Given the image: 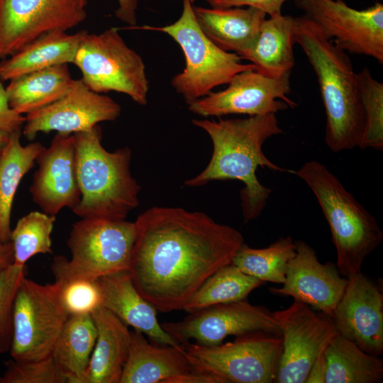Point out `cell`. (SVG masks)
<instances>
[{"label": "cell", "instance_id": "cell-1", "mask_svg": "<svg viewBox=\"0 0 383 383\" xmlns=\"http://www.w3.org/2000/svg\"><path fill=\"white\" fill-rule=\"evenodd\" d=\"M135 223L129 272L138 292L160 312L183 309L244 243L237 229L182 208L152 207Z\"/></svg>", "mask_w": 383, "mask_h": 383}, {"label": "cell", "instance_id": "cell-2", "mask_svg": "<svg viewBox=\"0 0 383 383\" xmlns=\"http://www.w3.org/2000/svg\"><path fill=\"white\" fill-rule=\"evenodd\" d=\"M192 123L203 129L213 144L211 158L198 175L184 182L187 187H201L217 180H239L244 184L240 192L245 223L257 218L267 205L272 190L263 186L256 176L259 167L292 174L293 170L280 167L264 154L262 146L272 136L283 132L275 113L244 118L194 119Z\"/></svg>", "mask_w": 383, "mask_h": 383}, {"label": "cell", "instance_id": "cell-3", "mask_svg": "<svg viewBox=\"0 0 383 383\" xmlns=\"http://www.w3.org/2000/svg\"><path fill=\"white\" fill-rule=\"evenodd\" d=\"M294 38L318 80L326 116L328 148L333 152L359 148L364 116L357 72L350 57L304 15L294 18Z\"/></svg>", "mask_w": 383, "mask_h": 383}, {"label": "cell", "instance_id": "cell-4", "mask_svg": "<svg viewBox=\"0 0 383 383\" xmlns=\"http://www.w3.org/2000/svg\"><path fill=\"white\" fill-rule=\"evenodd\" d=\"M74 136L81 199L73 213L81 218L126 219L138 206L140 191L131 172V150H106L98 125Z\"/></svg>", "mask_w": 383, "mask_h": 383}, {"label": "cell", "instance_id": "cell-5", "mask_svg": "<svg viewBox=\"0 0 383 383\" xmlns=\"http://www.w3.org/2000/svg\"><path fill=\"white\" fill-rule=\"evenodd\" d=\"M292 174L310 188L323 211L331 232L340 274L348 278L361 272L365 258L383 240L375 218L324 164L307 161Z\"/></svg>", "mask_w": 383, "mask_h": 383}, {"label": "cell", "instance_id": "cell-6", "mask_svg": "<svg viewBox=\"0 0 383 383\" xmlns=\"http://www.w3.org/2000/svg\"><path fill=\"white\" fill-rule=\"evenodd\" d=\"M135 236V222L81 218L72 225L67 240L71 258L62 255L53 258L51 269L55 282L97 279L129 271Z\"/></svg>", "mask_w": 383, "mask_h": 383}, {"label": "cell", "instance_id": "cell-7", "mask_svg": "<svg viewBox=\"0 0 383 383\" xmlns=\"http://www.w3.org/2000/svg\"><path fill=\"white\" fill-rule=\"evenodd\" d=\"M182 11L173 23L165 26H143V30L170 35L181 48L185 66L173 77L171 84L187 104L207 95L216 87L228 84L233 77L255 69L243 64L241 57L215 45L200 28L190 0H182Z\"/></svg>", "mask_w": 383, "mask_h": 383}, {"label": "cell", "instance_id": "cell-8", "mask_svg": "<svg viewBox=\"0 0 383 383\" xmlns=\"http://www.w3.org/2000/svg\"><path fill=\"white\" fill-rule=\"evenodd\" d=\"M73 64L82 81L97 93L125 94L141 106L148 104L149 81L142 57L126 43L116 28L99 34L87 32L82 38Z\"/></svg>", "mask_w": 383, "mask_h": 383}, {"label": "cell", "instance_id": "cell-9", "mask_svg": "<svg viewBox=\"0 0 383 383\" xmlns=\"http://www.w3.org/2000/svg\"><path fill=\"white\" fill-rule=\"evenodd\" d=\"M192 365L222 383L274 382L282 353L279 334L254 332L216 345L182 344Z\"/></svg>", "mask_w": 383, "mask_h": 383}, {"label": "cell", "instance_id": "cell-10", "mask_svg": "<svg viewBox=\"0 0 383 383\" xmlns=\"http://www.w3.org/2000/svg\"><path fill=\"white\" fill-rule=\"evenodd\" d=\"M57 282L41 284L24 275L12 310L13 335L9 353L17 360H36L51 355L69 317Z\"/></svg>", "mask_w": 383, "mask_h": 383}, {"label": "cell", "instance_id": "cell-11", "mask_svg": "<svg viewBox=\"0 0 383 383\" xmlns=\"http://www.w3.org/2000/svg\"><path fill=\"white\" fill-rule=\"evenodd\" d=\"M274 318L282 336V353L274 382L305 383L314 361L338 333L333 320L294 299Z\"/></svg>", "mask_w": 383, "mask_h": 383}, {"label": "cell", "instance_id": "cell-12", "mask_svg": "<svg viewBox=\"0 0 383 383\" xmlns=\"http://www.w3.org/2000/svg\"><path fill=\"white\" fill-rule=\"evenodd\" d=\"M294 5L341 49L383 64V4L365 9L343 0H295Z\"/></svg>", "mask_w": 383, "mask_h": 383}, {"label": "cell", "instance_id": "cell-13", "mask_svg": "<svg viewBox=\"0 0 383 383\" xmlns=\"http://www.w3.org/2000/svg\"><path fill=\"white\" fill-rule=\"evenodd\" d=\"M290 74L272 78L255 69L235 74L228 87L188 104L189 110L203 117L228 115L262 116L275 113L297 104L291 94Z\"/></svg>", "mask_w": 383, "mask_h": 383}, {"label": "cell", "instance_id": "cell-14", "mask_svg": "<svg viewBox=\"0 0 383 383\" xmlns=\"http://www.w3.org/2000/svg\"><path fill=\"white\" fill-rule=\"evenodd\" d=\"M163 330L182 345L196 340L202 345L222 343L231 335L254 332L281 335L273 313L263 306L253 305L247 299L213 305L189 313L177 322H165Z\"/></svg>", "mask_w": 383, "mask_h": 383}, {"label": "cell", "instance_id": "cell-15", "mask_svg": "<svg viewBox=\"0 0 383 383\" xmlns=\"http://www.w3.org/2000/svg\"><path fill=\"white\" fill-rule=\"evenodd\" d=\"M87 17L78 0H0V61L40 35L72 29Z\"/></svg>", "mask_w": 383, "mask_h": 383}, {"label": "cell", "instance_id": "cell-16", "mask_svg": "<svg viewBox=\"0 0 383 383\" xmlns=\"http://www.w3.org/2000/svg\"><path fill=\"white\" fill-rule=\"evenodd\" d=\"M121 106L110 96L88 88L74 79L70 91L56 101L26 115L22 133L33 140L39 133L71 135L88 131L99 123L117 119Z\"/></svg>", "mask_w": 383, "mask_h": 383}, {"label": "cell", "instance_id": "cell-17", "mask_svg": "<svg viewBox=\"0 0 383 383\" xmlns=\"http://www.w3.org/2000/svg\"><path fill=\"white\" fill-rule=\"evenodd\" d=\"M331 318L339 335L370 354L383 353V294L361 272L348 277Z\"/></svg>", "mask_w": 383, "mask_h": 383}, {"label": "cell", "instance_id": "cell-18", "mask_svg": "<svg viewBox=\"0 0 383 383\" xmlns=\"http://www.w3.org/2000/svg\"><path fill=\"white\" fill-rule=\"evenodd\" d=\"M296 252L288 263L282 287L270 288L277 295L292 296L332 317L345 289L348 278L331 262L321 263L316 251L303 240H294Z\"/></svg>", "mask_w": 383, "mask_h": 383}, {"label": "cell", "instance_id": "cell-19", "mask_svg": "<svg viewBox=\"0 0 383 383\" xmlns=\"http://www.w3.org/2000/svg\"><path fill=\"white\" fill-rule=\"evenodd\" d=\"M38 169L33 174L30 193L43 212L56 216L63 208L72 211L79 204L81 193L76 174L74 134L57 133L49 148L35 159Z\"/></svg>", "mask_w": 383, "mask_h": 383}, {"label": "cell", "instance_id": "cell-20", "mask_svg": "<svg viewBox=\"0 0 383 383\" xmlns=\"http://www.w3.org/2000/svg\"><path fill=\"white\" fill-rule=\"evenodd\" d=\"M127 360L119 383H192L196 370L182 345L148 342L137 330L131 331Z\"/></svg>", "mask_w": 383, "mask_h": 383}, {"label": "cell", "instance_id": "cell-21", "mask_svg": "<svg viewBox=\"0 0 383 383\" xmlns=\"http://www.w3.org/2000/svg\"><path fill=\"white\" fill-rule=\"evenodd\" d=\"M102 306L128 326L142 332L155 343L179 345L162 328L157 309L136 289L129 271H122L97 279Z\"/></svg>", "mask_w": 383, "mask_h": 383}, {"label": "cell", "instance_id": "cell-22", "mask_svg": "<svg viewBox=\"0 0 383 383\" xmlns=\"http://www.w3.org/2000/svg\"><path fill=\"white\" fill-rule=\"evenodd\" d=\"M196 20L203 33L221 49L240 57L255 43L267 15L250 6L205 8L194 6Z\"/></svg>", "mask_w": 383, "mask_h": 383}, {"label": "cell", "instance_id": "cell-23", "mask_svg": "<svg viewBox=\"0 0 383 383\" xmlns=\"http://www.w3.org/2000/svg\"><path fill=\"white\" fill-rule=\"evenodd\" d=\"M91 315L97 335L85 383H119L128 355L131 331L102 305Z\"/></svg>", "mask_w": 383, "mask_h": 383}, {"label": "cell", "instance_id": "cell-24", "mask_svg": "<svg viewBox=\"0 0 383 383\" xmlns=\"http://www.w3.org/2000/svg\"><path fill=\"white\" fill-rule=\"evenodd\" d=\"M86 30L69 34L65 30L46 33L0 61V81L55 65L72 63Z\"/></svg>", "mask_w": 383, "mask_h": 383}, {"label": "cell", "instance_id": "cell-25", "mask_svg": "<svg viewBox=\"0 0 383 383\" xmlns=\"http://www.w3.org/2000/svg\"><path fill=\"white\" fill-rule=\"evenodd\" d=\"M294 17L277 14L266 18L252 48L241 59L249 60L260 73L279 78L290 74L295 59Z\"/></svg>", "mask_w": 383, "mask_h": 383}, {"label": "cell", "instance_id": "cell-26", "mask_svg": "<svg viewBox=\"0 0 383 383\" xmlns=\"http://www.w3.org/2000/svg\"><path fill=\"white\" fill-rule=\"evenodd\" d=\"M6 87L10 106L24 115L43 108L64 96L74 79L67 64L29 72L9 81Z\"/></svg>", "mask_w": 383, "mask_h": 383}, {"label": "cell", "instance_id": "cell-27", "mask_svg": "<svg viewBox=\"0 0 383 383\" xmlns=\"http://www.w3.org/2000/svg\"><path fill=\"white\" fill-rule=\"evenodd\" d=\"M96 335L91 314L67 318L51 353L66 383H85Z\"/></svg>", "mask_w": 383, "mask_h": 383}, {"label": "cell", "instance_id": "cell-28", "mask_svg": "<svg viewBox=\"0 0 383 383\" xmlns=\"http://www.w3.org/2000/svg\"><path fill=\"white\" fill-rule=\"evenodd\" d=\"M325 383H377L383 379V361L337 333L324 350Z\"/></svg>", "mask_w": 383, "mask_h": 383}, {"label": "cell", "instance_id": "cell-29", "mask_svg": "<svg viewBox=\"0 0 383 383\" xmlns=\"http://www.w3.org/2000/svg\"><path fill=\"white\" fill-rule=\"evenodd\" d=\"M21 131L10 133L0 157V242L10 241L14 197L23 177L31 170L44 146L40 142L21 143Z\"/></svg>", "mask_w": 383, "mask_h": 383}, {"label": "cell", "instance_id": "cell-30", "mask_svg": "<svg viewBox=\"0 0 383 383\" xmlns=\"http://www.w3.org/2000/svg\"><path fill=\"white\" fill-rule=\"evenodd\" d=\"M263 283L245 274L231 262L221 267L207 278L183 309L192 313L213 305L245 299L252 291Z\"/></svg>", "mask_w": 383, "mask_h": 383}, {"label": "cell", "instance_id": "cell-31", "mask_svg": "<svg viewBox=\"0 0 383 383\" xmlns=\"http://www.w3.org/2000/svg\"><path fill=\"white\" fill-rule=\"evenodd\" d=\"M295 252V242L289 235L280 237L264 248H250L244 243L235 252L232 263L263 282L283 284L288 263Z\"/></svg>", "mask_w": 383, "mask_h": 383}, {"label": "cell", "instance_id": "cell-32", "mask_svg": "<svg viewBox=\"0 0 383 383\" xmlns=\"http://www.w3.org/2000/svg\"><path fill=\"white\" fill-rule=\"evenodd\" d=\"M55 216L31 211L18 219L11 230L10 242L13 250V262L26 266V262L38 254H51V233Z\"/></svg>", "mask_w": 383, "mask_h": 383}, {"label": "cell", "instance_id": "cell-33", "mask_svg": "<svg viewBox=\"0 0 383 383\" xmlns=\"http://www.w3.org/2000/svg\"><path fill=\"white\" fill-rule=\"evenodd\" d=\"M357 88L364 116V128L359 148L383 150V83L365 67L357 73Z\"/></svg>", "mask_w": 383, "mask_h": 383}, {"label": "cell", "instance_id": "cell-34", "mask_svg": "<svg viewBox=\"0 0 383 383\" xmlns=\"http://www.w3.org/2000/svg\"><path fill=\"white\" fill-rule=\"evenodd\" d=\"M57 283L61 303L69 316L91 314L102 305L97 279L77 278Z\"/></svg>", "mask_w": 383, "mask_h": 383}, {"label": "cell", "instance_id": "cell-35", "mask_svg": "<svg viewBox=\"0 0 383 383\" xmlns=\"http://www.w3.org/2000/svg\"><path fill=\"white\" fill-rule=\"evenodd\" d=\"M5 365L3 383H66L51 355L36 360L12 359Z\"/></svg>", "mask_w": 383, "mask_h": 383}, {"label": "cell", "instance_id": "cell-36", "mask_svg": "<svg viewBox=\"0 0 383 383\" xmlns=\"http://www.w3.org/2000/svg\"><path fill=\"white\" fill-rule=\"evenodd\" d=\"M26 266L11 264L0 273V354L9 352L13 335L12 310Z\"/></svg>", "mask_w": 383, "mask_h": 383}, {"label": "cell", "instance_id": "cell-37", "mask_svg": "<svg viewBox=\"0 0 383 383\" xmlns=\"http://www.w3.org/2000/svg\"><path fill=\"white\" fill-rule=\"evenodd\" d=\"M287 0H206L212 8L250 6L257 9L267 16L282 13V8Z\"/></svg>", "mask_w": 383, "mask_h": 383}, {"label": "cell", "instance_id": "cell-38", "mask_svg": "<svg viewBox=\"0 0 383 383\" xmlns=\"http://www.w3.org/2000/svg\"><path fill=\"white\" fill-rule=\"evenodd\" d=\"M25 122L26 116L10 106L6 87L0 81V129L9 133L19 131Z\"/></svg>", "mask_w": 383, "mask_h": 383}, {"label": "cell", "instance_id": "cell-39", "mask_svg": "<svg viewBox=\"0 0 383 383\" xmlns=\"http://www.w3.org/2000/svg\"><path fill=\"white\" fill-rule=\"evenodd\" d=\"M85 5L87 0H78ZM118 6L115 11L116 16L130 26H135L137 23L138 0H117Z\"/></svg>", "mask_w": 383, "mask_h": 383}, {"label": "cell", "instance_id": "cell-40", "mask_svg": "<svg viewBox=\"0 0 383 383\" xmlns=\"http://www.w3.org/2000/svg\"><path fill=\"white\" fill-rule=\"evenodd\" d=\"M324 350L319 354L312 365L305 383H325L326 360Z\"/></svg>", "mask_w": 383, "mask_h": 383}, {"label": "cell", "instance_id": "cell-41", "mask_svg": "<svg viewBox=\"0 0 383 383\" xmlns=\"http://www.w3.org/2000/svg\"><path fill=\"white\" fill-rule=\"evenodd\" d=\"M13 262V250L11 243L0 242V273Z\"/></svg>", "mask_w": 383, "mask_h": 383}, {"label": "cell", "instance_id": "cell-42", "mask_svg": "<svg viewBox=\"0 0 383 383\" xmlns=\"http://www.w3.org/2000/svg\"><path fill=\"white\" fill-rule=\"evenodd\" d=\"M10 133L0 129V157L8 143Z\"/></svg>", "mask_w": 383, "mask_h": 383}, {"label": "cell", "instance_id": "cell-43", "mask_svg": "<svg viewBox=\"0 0 383 383\" xmlns=\"http://www.w3.org/2000/svg\"><path fill=\"white\" fill-rule=\"evenodd\" d=\"M0 383H3V377L0 375Z\"/></svg>", "mask_w": 383, "mask_h": 383}, {"label": "cell", "instance_id": "cell-44", "mask_svg": "<svg viewBox=\"0 0 383 383\" xmlns=\"http://www.w3.org/2000/svg\"><path fill=\"white\" fill-rule=\"evenodd\" d=\"M192 1V3H194L196 0H190Z\"/></svg>", "mask_w": 383, "mask_h": 383}, {"label": "cell", "instance_id": "cell-45", "mask_svg": "<svg viewBox=\"0 0 383 383\" xmlns=\"http://www.w3.org/2000/svg\"><path fill=\"white\" fill-rule=\"evenodd\" d=\"M377 1H380V0H377Z\"/></svg>", "mask_w": 383, "mask_h": 383}]
</instances>
